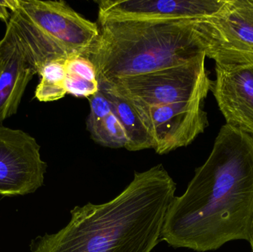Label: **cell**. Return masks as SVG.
<instances>
[{
  "label": "cell",
  "mask_w": 253,
  "mask_h": 252,
  "mask_svg": "<svg viewBox=\"0 0 253 252\" xmlns=\"http://www.w3.org/2000/svg\"><path fill=\"white\" fill-rule=\"evenodd\" d=\"M226 0H101L99 20L205 19L216 14Z\"/></svg>",
  "instance_id": "cell-10"
},
{
  "label": "cell",
  "mask_w": 253,
  "mask_h": 252,
  "mask_svg": "<svg viewBox=\"0 0 253 252\" xmlns=\"http://www.w3.org/2000/svg\"><path fill=\"white\" fill-rule=\"evenodd\" d=\"M211 90L228 125L253 137V65L215 64Z\"/></svg>",
  "instance_id": "cell-11"
},
{
  "label": "cell",
  "mask_w": 253,
  "mask_h": 252,
  "mask_svg": "<svg viewBox=\"0 0 253 252\" xmlns=\"http://www.w3.org/2000/svg\"><path fill=\"white\" fill-rule=\"evenodd\" d=\"M65 87L68 94L76 97L90 98L99 91V81H88L78 75L67 73Z\"/></svg>",
  "instance_id": "cell-15"
},
{
  "label": "cell",
  "mask_w": 253,
  "mask_h": 252,
  "mask_svg": "<svg viewBox=\"0 0 253 252\" xmlns=\"http://www.w3.org/2000/svg\"><path fill=\"white\" fill-rule=\"evenodd\" d=\"M176 183L162 164L135 172L108 202L76 206L59 232L38 236L31 252H152L161 241Z\"/></svg>",
  "instance_id": "cell-2"
},
{
  "label": "cell",
  "mask_w": 253,
  "mask_h": 252,
  "mask_svg": "<svg viewBox=\"0 0 253 252\" xmlns=\"http://www.w3.org/2000/svg\"><path fill=\"white\" fill-rule=\"evenodd\" d=\"M100 89V88H99ZM126 132V149L131 152L153 149L151 136L130 102L111 92L102 90Z\"/></svg>",
  "instance_id": "cell-13"
},
{
  "label": "cell",
  "mask_w": 253,
  "mask_h": 252,
  "mask_svg": "<svg viewBox=\"0 0 253 252\" xmlns=\"http://www.w3.org/2000/svg\"><path fill=\"white\" fill-rule=\"evenodd\" d=\"M253 225V137L225 124L203 165L169 204L161 241L174 249L214 251L251 241Z\"/></svg>",
  "instance_id": "cell-1"
},
{
  "label": "cell",
  "mask_w": 253,
  "mask_h": 252,
  "mask_svg": "<svg viewBox=\"0 0 253 252\" xmlns=\"http://www.w3.org/2000/svg\"><path fill=\"white\" fill-rule=\"evenodd\" d=\"M250 244L251 245V248H252L253 252V229H252V234H251V241H250Z\"/></svg>",
  "instance_id": "cell-18"
},
{
  "label": "cell",
  "mask_w": 253,
  "mask_h": 252,
  "mask_svg": "<svg viewBox=\"0 0 253 252\" xmlns=\"http://www.w3.org/2000/svg\"><path fill=\"white\" fill-rule=\"evenodd\" d=\"M205 59L202 54L179 66L99 83V88L143 106L205 100L212 81Z\"/></svg>",
  "instance_id": "cell-5"
},
{
  "label": "cell",
  "mask_w": 253,
  "mask_h": 252,
  "mask_svg": "<svg viewBox=\"0 0 253 252\" xmlns=\"http://www.w3.org/2000/svg\"><path fill=\"white\" fill-rule=\"evenodd\" d=\"M89 103L90 114L87 120V129L91 139L105 147L126 148V132L100 89L89 98Z\"/></svg>",
  "instance_id": "cell-12"
},
{
  "label": "cell",
  "mask_w": 253,
  "mask_h": 252,
  "mask_svg": "<svg viewBox=\"0 0 253 252\" xmlns=\"http://www.w3.org/2000/svg\"><path fill=\"white\" fill-rule=\"evenodd\" d=\"M38 67L25 39L11 20L0 39V124L15 115Z\"/></svg>",
  "instance_id": "cell-9"
},
{
  "label": "cell",
  "mask_w": 253,
  "mask_h": 252,
  "mask_svg": "<svg viewBox=\"0 0 253 252\" xmlns=\"http://www.w3.org/2000/svg\"><path fill=\"white\" fill-rule=\"evenodd\" d=\"M10 19V11L4 6L3 1H0V19L7 23Z\"/></svg>",
  "instance_id": "cell-17"
},
{
  "label": "cell",
  "mask_w": 253,
  "mask_h": 252,
  "mask_svg": "<svg viewBox=\"0 0 253 252\" xmlns=\"http://www.w3.org/2000/svg\"><path fill=\"white\" fill-rule=\"evenodd\" d=\"M40 148L23 130L0 124V195H28L43 186L47 164Z\"/></svg>",
  "instance_id": "cell-8"
},
{
  "label": "cell",
  "mask_w": 253,
  "mask_h": 252,
  "mask_svg": "<svg viewBox=\"0 0 253 252\" xmlns=\"http://www.w3.org/2000/svg\"><path fill=\"white\" fill-rule=\"evenodd\" d=\"M65 65L67 73L78 75L88 81H99L94 66L87 58L73 57L65 61Z\"/></svg>",
  "instance_id": "cell-16"
},
{
  "label": "cell",
  "mask_w": 253,
  "mask_h": 252,
  "mask_svg": "<svg viewBox=\"0 0 253 252\" xmlns=\"http://www.w3.org/2000/svg\"><path fill=\"white\" fill-rule=\"evenodd\" d=\"M132 105L151 136L153 149L159 155L188 146L209 124L203 99L157 106Z\"/></svg>",
  "instance_id": "cell-7"
},
{
  "label": "cell",
  "mask_w": 253,
  "mask_h": 252,
  "mask_svg": "<svg viewBox=\"0 0 253 252\" xmlns=\"http://www.w3.org/2000/svg\"><path fill=\"white\" fill-rule=\"evenodd\" d=\"M201 20H99V37L87 57L99 83L179 66L205 54Z\"/></svg>",
  "instance_id": "cell-3"
},
{
  "label": "cell",
  "mask_w": 253,
  "mask_h": 252,
  "mask_svg": "<svg viewBox=\"0 0 253 252\" xmlns=\"http://www.w3.org/2000/svg\"><path fill=\"white\" fill-rule=\"evenodd\" d=\"M3 3L39 71L49 62L88 57L99 38L98 24L83 17L65 1L4 0Z\"/></svg>",
  "instance_id": "cell-4"
},
{
  "label": "cell",
  "mask_w": 253,
  "mask_h": 252,
  "mask_svg": "<svg viewBox=\"0 0 253 252\" xmlns=\"http://www.w3.org/2000/svg\"><path fill=\"white\" fill-rule=\"evenodd\" d=\"M65 62H49L40 68L38 74L41 80L35 91L36 99L40 102H55L68 93L65 87L67 73Z\"/></svg>",
  "instance_id": "cell-14"
},
{
  "label": "cell",
  "mask_w": 253,
  "mask_h": 252,
  "mask_svg": "<svg viewBox=\"0 0 253 252\" xmlns=\"http://www.w3.org/2000/svg\"><path fill=\"white\" fill-rule=\"evenodd\" d=\"M200 26L206 57L218 65L253 66V0H226Z\"/></svg>",
  "instance_id": "cell-6"
}]
</instances>
